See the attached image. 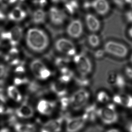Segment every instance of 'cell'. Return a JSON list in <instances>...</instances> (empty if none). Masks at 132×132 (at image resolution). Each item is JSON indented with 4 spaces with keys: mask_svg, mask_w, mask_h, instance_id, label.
<instances>
[{
    "mask_svg": "<svg viewBox=\"0 0 132 132\" xmlns=\"http://www.w3.org/2000/svg\"><path fill=\"white\" fill-rule=\"evenodd\" d=\"M33 2L39 6H44L46 5L47 3V0H33Z\"/></svg>",
    "mask_w": 132,
    "mask_h": 132,
    "instance_id": "41",
    "label": "cell"
},
{
    "mask_svg": "<svg viewBox=\"0 0 132 132\" xmlns=\"http://www.w3.org/2000/svg\"><path fill=\"white\" fill-rule=\"evenodd\" d=\"M16 132H35V126L31 123H16L14 126Z\"/></svg>",
    "mask_w": 132,
    "mask_h": 132,
    "instance_id": "24",
    "label": "cell"
},
{
    "mask_svg": "<svg viewBox=\"0 0 132 132\" xmlns=\"http://www.w3.org/2000/svg\"><path fill=\"white\" fill-rule=\"evenodd\" d=\"M16 116L22 119H29L32 117L34 110L30 105L24 102L15 110Z\"/></svg>",
    "mask_w": 132,
    "mask_h": 132,
    "instance_id": "18",
    "label": "cell"
},
{
    "mask_svg": "<svg viewBox=\"0 0 132 132\" xmlns=\"http://www.w3.org/2000/svg\"><path fill=\"white\" fill-rule=\"evenodd\" d=\"M0 132H11V131L7 128H3L0 129Z\"/></svg>",
    "mask_w": 132,
    "mask_h": 132,
    "instance_id": "46",
    "label": "cell"
},
{
    "mask_svg": "<svg viewBox=\"0 0 132 132\" xmlns=\"http://www.w3.org/2000/svg\"><path fill=\"white\" fill-rule=\"evenodd\" d=\"M106 132H121L117 128H112L109 129Z\"/></svg>",
    "mask_w": 132,
    "mask_h": 132,
    "instance_id": "43",
    "label": "cell"
},
{
    "mask_svg": "<svg viewBox=\"0 0 132 132\" xmlns=\"http://www.w3.org/2000/svg\"><path fill=\"white\" fill-rule=\"evenodd\" d=\"M50 89L52 92L61 98L65 96L68 92L66 84L61 82L59 79L51 83Z\"/></svg>",
    "mask_w": 132,
    "mask_h": 132,
    "instance_id": "20",
    "label": "cell"
},
{
    "mask_svg": "<svg viewBox=\"0 0 132 132\" xmlns=\"http://www.w3.org/2000/svg\"><path fill=\"white\" fill-rule=\"evenodd\" d=\"M83 8L86 10H90L92 8V2L89 1H85L83 4Z\"/></svg>",
    "mask_w": 132,
    "mask_h": 132,
    "instance_id": "39",
    "label": "cell"
},
{
    "mask_svg": "<svg viewBox=\"0 0 132 132\" xmlns=\"http://www.w3.org/2000/svg\"><path fill=\"white\" fill-rule=\"evenodd\" d=\"M66 32L69 37L73 39H78L82 35L83 26L80 19L72 20L67 26Z\"/></svg>",
    "mask_w": 132,
    "mask_h": 132,
    "instance_id": "11",
    "label": "cell"
},
{
    "mask_svg": "<svg viewBox=\"0 0 132 132\" xmlns=\"http://www.w3.org/2000/svg\"><path fill=\"white\" fill-rule=\"evenodd\" d=\"M125 73L127 77L129 79H132V68L129 67H127L125 69Z\"/></svg>",
    "mask_w": 132,
    "mask_h": 132,
    "instance_id": "37",
    "label": "cell"
},
{
    "mask_svg": "<svg viewBox=\"0 0 132 132\" xmlns=\"http://www.w3.org/2000/svg\"><path fill=\"white\" fill-rule=\"evenodd\" d=\"M27 15V10L23 6H18L15 7L8 14L10 20L15 22H20L24 20Z\"/></svg>",
    "mask_w": 132,
    "mask_h": 132,
    "instance_id": "14",
    "label": "cell"
},
{
    "mask_svg": "<svg viewBox=\"0 0 132 132\" xmlns=\"http://www.w3.org/2000/svg\"><path fill=\"white\" fill-rule=\"evenodd\" d=\"M54 48L57 51L68 57L74 56L76 54L75 44L72 41L65 38H60L54 43Z\"/></svg>",
    "mask_w": 132,
    "mask_h": 132,
    "instance_id": "7",
    "label": "cell"
},
{
    "mask_svg": "<svg viewBox=\"0 0 132 132\" xmlns=\"http://www.w3.org/2000/svg\"><path fill=\"white\" fill-rule=\"evenodd\" d=\"M112 1L119 8H123L125 4V0H112Z\"/></svg>",
    "mask_w": 132,
    "mask_h": 132,
    "instance_id": "38",
    "label": "cell"
},
{
    "mask_svg": "<svg viewBox=\"0 0 132 132\" xmlns=\"http://www.w3.org/2000/svg\"><path fill=\"white\" fill-rule=\"evenodd\" d=\"M63 118L50 120L45 123L41 128L40 132H60L62 129Z\"/></svg>",
    "mask_w": 132,
    "mask_h": 132,
    "instance_id": "12",
    "label": "cell"
},
{
    "mask_svg": "<svg viewBox=\"0 0 132 132\" xmlns=\"http://www.w3.org/2000/svg\"><path fill=\"white\" fill-rule=\"evenodd\" d=\"M97 116L104 124L113 125L118 120L119 116L116 105L109 103L105 106L98 109Z\"/></svg>",
    "mask_w": 132,
    "mask_h": 132,
    "instance_id": "2",
    "label": "cell"
},
{
    "mask_svg": "<svg viewBox=\"0 0 132 132\" xmlns=\"http://www.w3.org/2000/svg\"><path fill=\"white\" fill-rule=\"evenodd\" d=\"M96 100L99 103L106 104L110 101V97L106 92L101 90L97 93Z\"/></svg>",
    "mask_w": 132,
    "mask_h": 132,
    "instance_id": "28",
    "label": "cell"
},
{
    "mask_svg": "<svg viewBox=\"0 0 132 132\" xmlns=\"http://www.w3.org/2000/svg\"><path fill=\"white\" fill-rule=\"evenodd\" d=\"M90 96L89 92L84 88L76 90L70 97V106L75 111L81 110L86 106Z\"/></svg>",
    "mask_w": 132,
    "mask_h": 132,
    "instance_id": "3",
    "label": "cell"
},
{
    "mask_svg": "<svg viewBox=\"0 0 132 132\" xmlns=\"http://www.w3.org/2000/svg\"><path fill=\"white\" fill-rule=\"evenodd\" d=\"M75 82L78 86L82 87H85L90 84V80L86 77L81 76L80 77H76L75 78Z\"/></svg>",
    "mask_w": 132,
    "mask_h": 132,
    "instance_id": "30",
    "label": "cell"
},
{
    "mask_svg": "<svg viewBox=\"0 0 132 132\" xmlns=\"http://www.w3.org/2000/svg\"><path fill=\"white\" fill-rule=\"evenodd\" d=\"M18 0H0V4L4 7H7L8 6L14 4Z\"/></svg>",
    "mask_w": 132,
    "mask_h": 132,
    "instance_id": "34",
    "label": "cell"
},
{
    "mask_svg": "<svg viewBox=\"0 0 132 132\" xmlns=\"http://www.w3.org/2000/svg\"><path fill=\"white\" fill-rule=\"evenodd\" d=\"M20 51L16 47H12L6 54L5 59L11 65L18 66L22 63L20 59Z\"/></svg>",
    "mask_w": 132,
    "mask_h": 132,
    "instance_id": "21",
    "label": "cell"
},
{
    "mask_svg": "<svg viewBox=\"0 0 132 132\" xmlns=\"http://www.w3.org/2000/svg\"><path fill=\"white\" fill-rule=\"evenodd\" d=\"M88 44L92 48H97L100 44V39L98 35L92 34L88 36L87 38Z\"/></svg>",
    "mask_w": 132,
    "mask_h": 132,
    "instance_id": "29",
    "label": "cell"
},
{
    "mask_svg": "<svg viewBox=\"0 0 132 132\" xmlns=\"http://www.w3.org/2000/svg\"><path fill=\"white\" fill-rule=\"evenodd\" d=\"M125 3L128 4L132 9V0H125Z\"/></svg>",
    "mask_w": 132,
    "mask_h": 132,
    "instance_id": "45",
    "label": "cell"
},
{
    "mask_svg": "<svg viewBox=\"0 0 132 132\" xmlns=\"http://www.w3.org/2000/svg\"><path fill=\"white\" fill-rule=\"evenodd\" d=\"M6 15L4 12L0 10V21L6 19Z\"/></svg>",
    "mask_w": 132,
    "mask_h": 132,
    "instance_id": "42",
    "label": "cell"
},
{
    "mask_svg": "<svg viewBox=\"0 0 132 132\" xmlns=\"http://www.w3.org/2000/svg\"><path fill=\"white\" fill-rule=\"evenodd\" d=\"M7 94L9 97L15 102H19L22 100V95L20 92L14 86H10L8 87Z\"/></svg>",
    "mask_w": 132,
    "mask_h": 132,
    "instance_id": "26",
    "label": "cell"
},
{
    "mask_svg": "<svg viewBox=\"0 0 132 132\" xmlns=\"http://www.w3.org/2000/svg\"><path fill=\"white\" fill-rule=\"evenodd\" d=\"M67 0H51L52 2L54 3H59L61 2H65Z\"/></svg>",
    "mask_w": 132,
    "mask_h": 132,
    "instance_id": "44",
    "label": "cell"
},
{
    "mask_svg": "<svg viewBox=\"0 0 132 132\" xmlns=\"http://www.w3.org/2000/svg\"><path fill=\"white\" fill-rule=\"evenodd\" d=\"M86 119L83 116L68 118L66 120L67 132H78L84 126Z\"/></svg>",
    "mask_w": 132,
    "mask_h": 132,
    "instance_id": "10",
    "label": "cell"
},
{
    "mask_svg": "<svg viewBox=\"0 0 132 132\" xmlns=\"http://www.w3.org/2000/svg\"><path fill=\"white\" fill-rule=\"evenodd\" d=\"M97 110L96 105L95 104H92L85 108L82 116L86 121L94 122L98 117Z\"/></svg>",
    "mask_w": 132,
    "mask_h": 132,
    "instance_id": "22",
    "label": "cell"
},
{
    "mask_svg": "<svg viewBox=\"0 0 132 132\" xmlns=\"http://www.w3.org/2000/svg\"><path fill=\"white\" fill-rule=\"evenodd\" d=\"M128 35L132 38V27L130 28L128 31Z\"/></svg>",
    "mask_w": 132,
    "mask_h": 132,
    "instance_id": "47",
    "label": "cell"
},
{
    "mask_svg": "<svg viewBox=\"0 0 132 132\" xmlns=\"http://www.w3.org/2000/svg\"><path fill=\"white\" fill-rule=\"evenodd\" d=\"M85 21L88 29L92 32H96L101 28L99 19L92 14H87L85 16Z\"/></svg>",
    "mask_w": 132,
    "mask_h": 132,
    "instance_id": "19",
    "label": "cell"
},
{
    "mask_svg": "<svg viewBox=\"0 0 132 132\" xmlns=\"http://www.w3.org/2000/svg\"><path fill=\"white\" fill-rule=\"evenodd\" d=\"M10 112V110L6 105V99L2 94L0 93V114H6Z\"/></svg>",
    "mask_w": 132,
    "mask_h": 132,
    "instance_id": "31",
    "label": "cell"
},
{
    "mask_svg": "<svg viewBox=\"0 0 132 132\" xmlns=\"http://www.w3.org/2000/svg\"><path fill=\"white\" fill-rule=\"evenodd\" d=\"M31 72L37 79L46 80L51 75V72L46 67L42 61L39 59H35L30 64Z\"/></svg>",
    "mask_w": 132,
    "mask_h": 132,
    "instance_id": "6",
    "label": "cell"
},
{
    "mask_svg": "<svg viewBox=\"0 0 132 132\" xmlns=\"http://www.w3.org/2000/svg\"><path fill=\"white\" fill-rule=\"evenodd\" d=\"M105 54V51L103 50H98L94 53V56L96 59H101L102 58Z\"/></svg>",
    "mask_w": 132,
    "mask_h": 132,
    "instance_id": "35",
    "label": "cell"
},
{
    "mask_svg": "<svg viewBox=\"0 0 132 132\" xmlns=\"http://www.w3.org/2000/svg\"><path fill=\"white\" fill-rule=\"evenodd\" d=\"M56 105L55 101H50L42 100L37 105V109L38 112L45 116H50L53 112Z\"/></svg>",
    "mask_w": 132,
    "mask_h": 132,
    "instance_id": "15",
    "label": "cell"
},
{
    "mask_svg": "<svg viewBox=\"0 0 132 132\" xmlns=\"http://www.w3.org/2000/svg\"><path fill=\"white\" fill-rule=\"evenodd\" d=\"M71 59L68 57H57L54 60L55 65L60 69L67 67Z\"/></svg>",
    "mask_w": 132,
    "mask_h": 132,
    "instance_id": "27",
    "label": "cell"
},
{
    "mask_svg": "<svg viewBox=\"0 0 132 132\" xmlns=\"http://www.w3.org/2000/svg\"><path fill=\"white\" fill-rule=\"evenodd\" d=\"M73 61L78 72L82 76L86 77L92 70V64L90 59L84 54L80 53L74 56Z\"/></svg>",
    "mask_w": 132,
    "mask_h": 132,
    "instance_id": "5",
    "label": "cell"
},
{
    "mask_svg": "<svg viewBox=\"0 0 132 132\" xmlns=\"http://www.w3.org/2000/svg\"><path fill=\"white\" fill-rule=\"evenodd\" d=\"M48 17L52 25L56 27L62 25L67 17L64 11L56 6H52L50 8Z\"/></svg>",
    "mask_w": 132,
    "mask_h": 132,
    "instance_id": "9",
    "label": "cell"
},
{
    "mask_svg": "<svg viewBox=\"0 0 132 132\" xmlns=\"http://www.w3.org/2000/svg\"><path fill=\"white\" fill-rule=\"evenodd\" d=\"M61 107L62 110H66L70 106V98L64 96L61 98L60 99Z\"/></svg>",
    "mask_w": 132,
    "mask_h": 132,
    "instance_id": "33",
    "label": "cell"
},
{
    "mask_svg": "<svg viewBox=\"0 0 132 132\" xmlns=\"http://www.w3.org/2000/svg\"><path fill=\"white\" fill-rule=\"evenodd\" d=\"M47 15L45 11L42 9H38L33 12L31 17V21L34 24H40L46 21Z\"/></svg>",
    "mask_w": 132,
    "mask_h": 132,
    "instance_id": "23",
    "label": "cell"
},
{
    "mask_svg": "<svg viewBox=\"0 0 132 132\" xmlns=\"http://www.w3.org/2000/svg\"><path fill=\"white\" fill-rule=\"evenodd\" d=\"M3 53V48H2V45L1 42H0V56L2 55Z\"/></svg>",
    "mask_w": 132,
    "mask_h": 132,
    "instance_id": "48",
    "label": "cell"
},
{
    "mask_svg": "<svg viewBox=\"0 0 132 132\" xmlns=\"http://www.w3.org/2000/svg\"><path fill=\"white\" fill-rule=\"evenodd\" d=\"M23 36V29L20 26H15L10 30L3 31L0 34L1 39L7 41L12 47L17 46Z\"/></svg>",
    "mask_w": 132,
    "mask_h": 132,
    "instance_id": "4",
    "label": "cell"
},
{
    "mask_svg": "<svg viewBox=\"0 0 132 132\" xmlns=\"http://www.w3.org/2000/svg\"><path fill=\"white\" fill-rule=\"evenodd\" d=\"M92 8L101 15H105L110 10V5L107 0H93L92 2Z\"/></svg>",
    "mask_w": 132,
    "mask_h": 132,
    "instance_id": "17",
    "label": "cell"
},
{
    "mask_svg": "<svg viewBox=\"0 0 132 132\" xmlns=\"http://www.w3.org/2000/svg\"><path fill=\"white\" fill-rule=\"evenodd\" d=\"M107 83L111 86L122 89L126 86V81L120 74L111 73L107 78Z\"/></svg>",
    "mask_w": 132,
    "mask_h": 132,
    "instance_id": "16",
    "label": "cell"
},
{
    "mask_svg": "<svg viewBox=\"0 0 132 132\" xmlns=\"http://www.w3.org/2000/svg\"><path fill=\"white\" fill-rule=\"evenodd\" d=\"M128 131L129 132H132V123H130L128 126Z\"/></svg>",
    "mask_w": 132,
    "mask_h": 132,
    "instance_id": "49",
    "label": "cell"
},
{
    "mask_svg": "<svg viewBox=\"0 0 132 132\" xmlns=\"http://www.w3.org/2000/svg\"><path fill=\"white\" fill-rule=\"evenodd\" d=\"M25 40L28 48L35 53H42L45 51L50 44L48 34L39 28H31L28 29Z\"/></svg>",
    "mask_w": 132,
    "mask_h": 132,
    "instance_id": "1",
    "label": "cell"
},
{
    "mask_svg": "<svg viewBox=\"0 0 132 132\" xmlns=\"http://www.w3.org/2000/svg\"><path fill=\"white\" fill-rule=\"evenodd\" d=\"M130 61H131V62L132 63V54L131 56V57H130Z\"/></svg>",
    "mask_w": 132,
    "mask_h": 132,
    "instance_id": "50",
    "label": "cell"
},
{
    "mask_svg": "<svg viewBox=\"0 0 132 132\" xmlns=\"http://www.w3.org/2000/svg\"><path fill=\"white\" fill-rule=\"evenodd\" d=\"M113 101L115 104L126 108H132V95L128 94H116L113 97Z\"/></svg>",
    "mask_w": 132,
    "mask_h": 132,
    "instance_id": "13",
    "label": "cell"
},
{
    "mask_svg": "<svg viewBox=\"0 0 132 132\" xmlns=\"http://www.w3.org/2000/svg\"><path fill=\"white\" fill-rule=\"evenodd\" d=\"M125 18L128 22L132 23V10L126 12L125 14Z\"/></svg>",
    "mask_w": 132,
    "mask_h": 132,
    "instance_id": "40",
    "label": "cell"
},
{
    "mask_svg": "<svg viewBox=\"0 0 132 132\" xmlns=\"http://www.w3.org/2000/svg\"><path fill=\"white\" fill-rule=\"evenodd\" d=\"M104 48L105 52L119 58H124L128 54V49L126 46L116 41L107 42L105 44Z\"/></svg>",
    "mask_w": 132,
    "mask_h": 132,
    "instance_id": "8",
    "label": "cell"
},
{
    "mask_svg": "<svg viewBox=\"0 0 132 132\" xmlns=\"http://www.w3.org/2000/svg\"><path fill=\"white\" fill-rule=\"evenodd\" d=\"M65 3V9L70 15L75 14L79 9V2L77 0H67Z\"/></svg>",
    "mask_w": 132,
    "mask_h": 132,
    "instance_id": "25",
    "label": "cell"
},
{
    "mask_svg": "<svg viewBox=\"0 0 132 132\" xmlns=\"http://www.w3.org/2000/svg\"><path fill=\"white\" fill-rule=\"evenodd\" d=\"M27 79L24 78H20L16 77L14 80V83L16 86L20 85L22 84H24V83L27 82Z\"/></svg>",
    "mask_w": 132,
    "mask_h": 132,
    "instance_id": "36",
    "label": "cell"
},
{
    "mask_svg": "<svg viewBox=\"0 0 132 132\" xmlns=\"http://www.w3.org/2000/svg\"><path fill=\"white\" fill-rule=\"evenodd\" d=\"M8 68L6 66L0 64V84H2L4 80L7 75Z\"/></svg>",
    "mask_w": 132,
    "mask_h": 132,
    "instance_id": "32",
    "label": "cell"
}]
</instances>
